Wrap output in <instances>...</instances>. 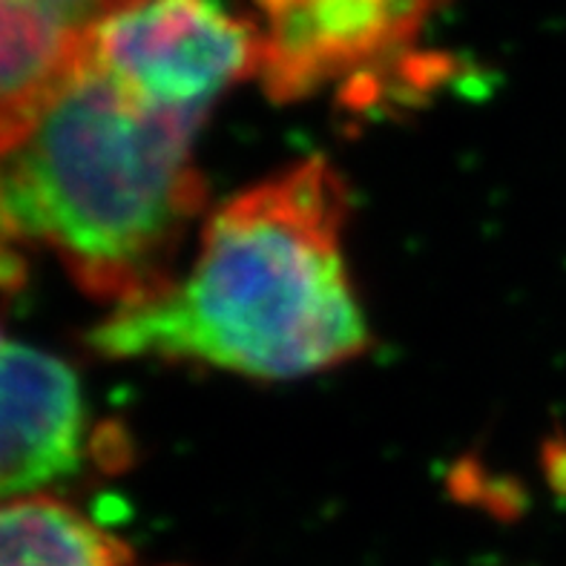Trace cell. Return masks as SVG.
<instances>
[{
    "label": "cell",
    "instance_id": "ba28073f",
    "mask_svg": "<svg viewBox=\"0 0 566 566\" xmlns=\"http://www.w3.org/2000/svg\"><path fill=\"white\" fill-rule=\"evenodd\" d=\"M35 3L50 14H55L57 21L66 23L70 29L90 32L93 27L127 9L129 3H136V0H35Z\"/></svg>",
    "mask_w": 566,
    "mask_h": 566
},
{
    "label": "cell",
    "instance_id": "277c9868",
    "mask_svg": "<svg viewBox=\"0 0 566 566\" xmlns=\"http://www.w3.org/2000/svg\"><path fill=\"white\" fill-rule=\"evenodd\" d=\"M262 84L273 101L343 86L354 107L377 98L380 75L411 57L446 0H253Z\"/></svg>",
    "mask_w": 566,
    "mask_h": 566
},
{
    "label": "cell",
    "instance_id": "3957f363",
    "mask_svg": "<svg viewBox=\"0 0 566 566\" xmlns=\"http://www.w3.org/2000/svg\"><path fill=\"white\" fill-rule=\"evenodd\" d=\"M86 57L144 107L201 124L256 75L262 35L224 0H136L86 32Z\"/></svg>",
    "mask_w": 566,
    "mask_h": 566
},
{
    "label": "cell",
    "instance_id": "8992f818",
    "mask_svg": "<svg viewBox=\"0 0 566 566\" xmlns=\"http://www.w3.org/2000/svg\"><path fill=\"white\" fill-rule=\"evenodd\" d=\"M84 46L86 32L61 23L35 0H0V153L70 78Z\"/></svg>",
    "mask_w": 566,
    "mask_h": 566
},
{
    "label": "cell",
    "instance_id": "6da1fadb",
    "mask_svg": "<svg viewBox=\"0 0 566 566\" xmlns=\"http://www.w3.org/2000/svg\"><path fill=\"white\" fill-rule=\"evenodd\" d=\"M348 193L305 158L228 199L199 256L150 300L115 308L93 345L115 359H165L296 380L366 352V314L343 256Z\"/></svg>",
    "mask_w": 566,
    "mask_h": 566
},
{
    "label": "cell",
    "instance_id": "5b68a950",
    "mask_svg": "<svg viewBox=\"0 0 566 566\" xmlns=\"http://www.w3.org/2000/svg\"><path fill=\"white\" fill-rule=\"evenodd\" d=\"M86 440L81 382L66 363L0 334V501L41 495L78 472Z\"/></svg>",
    "mask_w": 566,
    "mask_h": 566
},
{
    "label": "cell",
    "instance_id": "52a82bcc",
    "mask_svg": "<svg viewBox=\"0 0 566 566\" xmlns=\"http://www.w3.org/2000/svg\"><path fill=\"white\" fill-rule=\"evenodd\" d=\"M0 566H133L129 546L52 495L0 501Z\"/></svg>",
    "mask_w": 566,
    "mask_h": 566
},
{
    "label": "cell",
    "instance_id": "7a4b0ae2",
    "mask_svg": "<svg viewBox=\"0 0 566 566\" xmlns=\"http://www.w3.org/2000/svg\"><path fill=\"white\" fill-rule=\"evenodd\" d=\"M201 124L144 107L86 57L0 153V242L57 256L86 296L127 308L172 282L205 205Z\"/></svg>",
    "mask_w": 566,
    "mask_h": 566
}]
</instances>
